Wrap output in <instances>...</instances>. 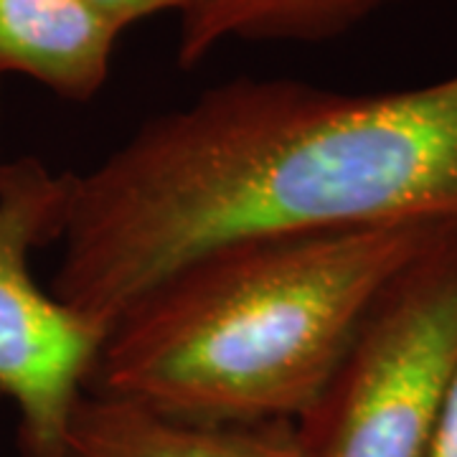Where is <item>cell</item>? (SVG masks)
<instances>
[{"label": "cell", "mask_w": 457, "mask_h": 457, "mask_svg": "<svg viewBox=\"0 0 457 457\" xmlns=\"http://www.w3.org/2000/svg\"><path fill=\"white\" fill-rule=\"evenodd\" d=\"M71 186V170L36 155L0 165V394L18 409L21 457H64L66 427L107 333L31 272L33 252L62 242Z\"/></svg>", "instance_id": "277c9868"}, {"label": "cell", "mask_w": 457, "mask_h": 457, "mask_svg": "<svg viewBox=\"0 0 457 457\" xmlns=\"http://www.w3.org/2000/svg\"><path fill=\"white\" fill-rule=\"evenodd\" d=\"M0 165H3V158H0Z\"/></svg>", "instance_id": "30bf717a"}, {"label": "cell", "mask_w": 457, "mask_h": 457, "mask_svg": "<svg viewBox=\"0 0 457 457\" xmlns=\"http://www.w3.org/2000/svg\"><path fill=\"white\" fill-rule=\"evenodd\" d=\"M453 227L260 237L198 254L110 323L84 392L206 422H300L376 297Z\"/></svg>", "instance_id": "7a4b0ae2"}, {"label": "cell", "mask_w": 457, "mask_h": 457, "mask_svg": "<svg viewBox=\"0 0 457 457\" xmlns=\"http://www.w3.org/2000/svg\"><path fill=\"white\" fill-rule=\"evenodd\" d=\"M404 0H188L179 16L176 64L186 71L227 41L328 44Z\"/></svg>", "instance_id": "52a82bcc"}, {"label": "cell", "mask_w": 457, "mask_h": 457, "mask_svg": "<svg viewBox=\"0 0 457 457\" xmlns=\"http://www.w3.org/2000/svg\"><path fill=\"white\" fill-rule=\"evenodd\" d=\"M402 224H457V71L374 95L234 77L74 173L51 293L107 330L219 246Z\"/></svg>", "instance_id": "6da1fadb"}, {"label": "cell", "mask_w": 457, "mask_h": 457, "mask_svg": "<svg viewBox=\"0 0 457 457\" xmlns=\"http://www.w3.org/2000/svg\"><path fill=\"white\" fill-rule=\"evenodd\" d=\"M120 36L84 0H0V79L21 74L87 104L110 79Z\"/></svg>", "instance_id": "8992f818"}, {"label": "cell", "mask_w": 457, "mask_h": 457, "mask_svg": "<svg viewBox=\"0 0 457 457\" xmlns=\"http://www.w3.org/2000/svg\"><path fill=\"white\" fill-rule=\"evenodd\" d=\"M429 457H457V371L442 404L440 425Z\"/></svg>", "instance_id": "9c48e42d"}, {"label": "cell", "mask_w": 457, "mask_h": 457, "mask_svg": "<svg viewBox=\"0 0 457 457\" xmlns=\"http://www.w3.org/2000/svg\"><path fill=\"white\" fill-rule=\"evenodd\" d=\"M84 3L120 33L161 13L180 16L183 8L188 5V0H84Z\"/></svg>", "instance_id": "ba28073f"}, {"label": "cell", "mask_w": 457, "mask_h": 457, "mask_svg": "<svg viewBox=\"0 0 457 457\" xmlns=\"http://www.w3.org/2000/svg\"><path fill=\"white\" fill-rule=\"evenodd\" d=\"M457 371V227L376 297L300 420L312 457H429Z\"/></svg>", "instance_id": "3957f363"}, {"label": "cell", "mask_w": 457, "mask_h": 457, "mask_svg": "<svg viewBox=\"0 0 457 457\" xmlns=\"http://www.w3.org/2000/svg\"><path fill=\"white\" fill-rule=\"evenodd\" d=\"M64 457H312L300 422H206L84 392L66 427Z\"/></svg>", "instance_id": "5b68a950"}]
</instances>
